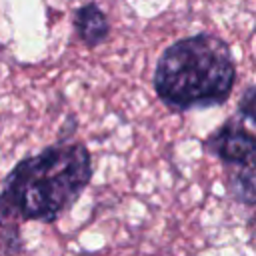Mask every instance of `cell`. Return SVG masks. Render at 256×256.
Returning a JSON list of instances; mask_svg holds the SVG:
<instances>
[{
  "label": "cell",
  "instance_id": "1",
  "mask_svg": "<svg viewBox=\"0 0 256 256\" xmlns=\"http://www.w3.org/2000/svg\"><path fill=\"white\" fill-rule=\"evenodd\" d=\"M92 156L82 142L52 144L14 164L0 190V226L56 222L92 180Z\"/></svg>",
  "mask_w": 256,
  "mask_h": 256
},
{
  "label": "cell",
  "instance_id": "6",
  "mask_svg": "<svg viewBox=\"0 0 256 256\" xmlns=\"http://www.w3.org/2000/svg\"><path fill=\"white\" fill-rule=\"evenodd\" d=\"M24 248L20 226L10 224V226H0V256H18Z\"/></svg>",
  "mask_w": 256,
  "mask_h": 256
},
{
  "label": "cell",
  "instance_id": "5",
  "mask_svg": "<svg viewBox=\"0 0 256 256\" xmlns=\"http://www.w3.org/2000/svg\"><path fill=\"white\" fill-rule=\"evenodd\" d=\"M226 192L240 204H256V164L234 166L226 176Z\"/></svg>",
  "mask_w": 256,
  "mask_h": 256
},
{
  "label": "cell",
  "instance_id": "4",
  "mask_svg": "<svg viewBox=\"0 0 256 256\" xmlns=\"http://www.w3.org/2000/svg\"><path fill=\"white\" fill-rule=\"evenodd\" d=\"M74 32L80 42L88 48H96L104 44L110 36V22L104 10L96 2H84L74 10L72 16Z\"/></svg>",
  "mask_w": 256,
  "mask_h": 256
},
{
  "label": "cell",
  "instance_id": "7",
  "mask_svg": "<svg viewBox=\"0 0 256 256\" xmlns=\"http://www.w3.org/2000/svg\"><path fill=\"white\" fill-rule=\"evenodd\" d=\"M236 112L240 114V118L248 120L256 128V84H250L242 90Z\"/></svg>",
  "mask_w": 256,
  "mask_h": 256
},
{
  "label": "cell",
  "instance_id": "3",
  "mask_svg": "<svg viewBox=\"0 0 256 256\" xmlns=\"http://www.w3.org/2000/svg\"><path fill=\"white\" fill-rule=\"evenodd\" d=\"M202 148L226 166L256 164V136L234 116L214 128L204 138Z\"/></svg>",
  "mask_w": 256,
  "mask_h": 256
},
{
  "label": "cell",
  "instance_id": "2",
  "mask_svg": "<svg viewBox=\"0 0 256 256\" xmlns=\"http://www.w3.org/2000/svg\"><path fill=\"white\" fill-rule=\"evenodd\" d=\"M154 92L170 112L216 108L228 102L236 84V62L228 42L216 34L184 36L160 54Z\"/></svg>",
  "mask_w": 256,
  "mask_h": 256
}]
</instances>
